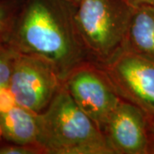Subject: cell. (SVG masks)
<instances>
[{
  "instance_id": "52a82bcc",
  "label": "cell",
  "mask_w": 154,
  "mask_h": 154,
  "mask_svg": "<svg viewBox=\"0 0 154 154\" xmlns=\"http://www.w3.org/2000/svg\"><path fill=\"white\" fill-rule=\"evenodd\" d=\"M114 154H147L146 113L122 99L103 130Z\"/></svg>"
},
{
  "instance_id": "8fae6325",
  "label": "cell",
  "mask_w": 154,
  "mask_h": 154,
  "mask_svg": "<svg viewBox=\"0 0 154 154\" xmlns=\"http://www.w3.org/2000/svg\"><path fill=\"white\" fill-rule=\"evenodd\" d=\"M18 51L11 45H0V91L9 88Z\"/></svg>"
},
{
  "instance_id": "ba28073f",
  "label": "cell",
  "mask_w": 154,
  "mask_h": 154,
  "mask_svg": "<svg viewBox=\"0 0 154 154\" xmlns=\"http://www.w3.org/2000/svg\"><path fill=\"white\" fill-rule=\"evenodd\" d=\"M0 130L6 142L38 144V114L18 105L9 88L0 91Z\"/></svg>"
},
{
  "instance_id": "3957f363",
  "label": "cell",
  "mask_w": 154,
  "mask_h": 154,
  "mask_svg": "<svg viewBox=\"0 0 154 154\" xmlns=\"http://www.w3.org/2000/svg\"><path fill=\"white\" fill-rule=\"evenodd\" d=\"M134 8L125 0H81L77 29L90 60L99 65L122 51Z\"/></svg>"
},
{
  "instance_id": "2e32d148",
  "label": "cell",
  "mask_w": 154,
  "mask_h": 154,
  "mask_svg": "<svg viewBox=\"0 0 154 154\" xmlns=\"http://www.w3.org/2000/svg\"><path fill=\"white\" fill-rule=\"evenodd\" d=\"M2 140H3V138H2V134H1V130H0V142H1Z\"/></svg>"
},
{
  "instance_id": "8992f818",
  "label": "cell",
  "mask_w": 154,
  "mask_h": 154,
  "mask_svg": "<svg viewBox=\"0 0 154 154\" xmlns=\"http://www.w3.org/2000/svg\"><path fill=\"white\" fill-rule=\"evenodd\" d=\"M99 66L122 99L154 113V61L122 50Z\"/></svg>"
},
{
  "instance_id": "5b68a950",
  "label": "cell",
  "mask_w": 154,
  "mask_h": 154,
  "mask_svg": "<svg viewBox=\"0 0 154 154\" xmlns=\"http://www.w3.org/2000/svg\"><path fill=\"white\" fill-rule=\"evenodd\" d=\"M64 84L79 107L103 131L122 99L104 69L87 61L69 74Z\"/></svg>"
},
{
  "instance_id": "4fadbf2b",
  "label": "cell",
  "mask_w": 154,
  "mask_h": 154,
  "mask_svg": "<svg viewBox=\"0 0 154 154\" xmlns=\"http://www.w3.org/2000/svg\"><path fill=\"white\" fill-rule=\"evenodd\" d=\"M145 113L146 117V129L148 140L147 154H154V113Z\"/></svg>"
},
{
  "instance_id": "9c48e42d",
  "label": "cell",
  "mask_w": 154,
  "mask_h": 154,
  "mask_svg": "<svg viewBox=\"0 0 154 154\" xmlns=\"http://www.w3.org/2000/svg\"><path fill=\"white\" fill-rule=\"evenodd\" d=\"M122 50L154 61V7L134 8Z\"/></svg>"
},
{
  "instance_id": "30bf717a",
  "label": "cell",
  "mask_w": 154,
  "mask_h": 154,
  "mask_svg": "<svg viewBox=\"0 0 154 154\" xmlns=\"http://www.w3.org/2000/svg\"><path fill=\"white\" fill-rule=\"evenodd\" d=\"M25 0H0V45L9 43Z\"/></svg>"
},
{
  "instance_id": "9a60e30c",
  "label": "cell",
  "mask_w": 154,
  "mask_h": 154,
  "mask_svg": "<svg viewBox=\"0 0 154 154\" xmlns=\"http://www.w3.org/2000/svg\"><path fill=\"white\" fill-rule=\"evenodd\" d=\"M68 1H69L71 4H73L76 7V6L79 5V3H80V1H81V0H68Z\"/></svg>"
},
{
  "instance_id": "7c38bea8",
  "label": "cell",
  "mask_w": 154,
  "mask_h": 154,
  "mask_svg": "<svg viewBox=\"0 0 154 154\" xmlns=\"http://www.w3.org/2000/svg\"><path fill=\"white\" fill-rule=\"evenodd\" d=\"M0 154H45L38 144H19L7 142L0 144Z\"/></svg>"
},
{
  "instance_id": "5bb4252c",
  "label": "cell",
  "mask_w": 154,
  "mask_h": 154,
  "mask_svg": "<svg viewBox=\"0 0 154 154\" xmlns=\"http://www.w3.org/2000/svg\"><path fill=\"white\" fill-rule=\"evenodd\" d=\"M125 1L134 8L143 5L154 7V0H125Z\"/></svg>"
},
{
  "instance_id": "6da1fadb",
  "label": "cell",
  "mask_w": 154,
  "mask_h": 154,
  "mask_svg": "<svg viewBox=\"0 0 154 154\" xmlns=\"http://www.w3.org/2000/svg\"><path fill=\"white\" fill-rule=\"evenodd\" d=\"M68 0H25L9 43L18 52L50 61L65 81L77 66L91 61Z\"/></svg>"
},
{
  "instance_id": "7a4b0ae2",
  "label": "cell",
  "mask_w": 154,
  "mask_h": 154,
  "mask_svg": "<svg viewBox=\"0 0 154 154\" xmlns=\"http://www.w3.org/2000/svg\"><path fill=\"white\" fill-rule=\"evenodd\" d=\"M38 144L45 154H114L104 132L79 107L64 82L38 114Z\"/></svg>"
},
{
  "instance_id": "277c9868",
  "label": "cell",
  "mask_w": 154,
  "mask_h": 154,
  "mask_svg": "<svg viewBox=\"0 0 154 154\" xmlns=\"http://www.w3.org/2000/svg\"><path fill=\"white\" fill-rule=\"evenodd\" d=\"M63 82L50 61L18 52L9 90L18 105L39 114L47 108Z\"/></svg>"
}]
</instances>
